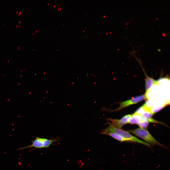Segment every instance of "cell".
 <instances>
[{"label": "cell", "instance_id": "6da1fadb", "mask_svg": "<svg viewBox=\"0 0 170 170\" xmlns=\"http://www.w3.org/2000/svg\"><path fill=\"white\" fill-rule=\"evenodd\" d=\"M102 130L105 131H110L113 132L128 140L130 142L137 143L144 145L149 147H151V145L139 139L130 134L128 132L122 129L115 127L109 124V126L105 129Z\"/></svg>", "mask_w": 170, "mask_h": 170}, {"label": "cell", "instance_id": "7a4b0ae2", "mask_svg": "<svg viewBox=\"0 0 170 170\" xmlns=\"http://www.w3.org/2000/svg\"><path fill=\"white\" fill-rule=\"evenodd\" d=\"M127 131L142 139L150 145H157L164 148H166V146L156 140L148 131L145 129L140 128L136 129L128 130Z\"/></svg>", "mask_w": 170, "mask_h": 170}, {"label": "cell", "instance_id": "3957f363", "mask_svg": "<svg viewBox=\"0 0 170 170\" xmlns=\"http://www.w3.org/2000/svg\"><path fill=\"white\" fill-rule=\"evenodd\" d=\"M59 140V138L49 139L37 137L34 140L32 141L31 144L26 147L19 148L17 149V150H19L30 148H34L37 149L48 148L51 145L53 144V143L58 141Z\"/></svg>", "mask_w": 170, "mask_h": 170}, {"label": "cell", "instance_id": "277c9868", "mask_svg": "<svg viewBox=\"0 0 170 170\" xmlns=\"http://www.w3.org/2000/svg\"><path fill=\"white\" fill-rule=\"evenodd\" d=\"M145 98L144 95H140L124 101L117 102V103L119 104V106L115 109L110 110L104 108H103L102 109L106 110L110 112L118 111L128 106L136 104L144 99Z\"/></svg>", "mask_w": 170, "mask_h": 170}, {"label": "cell", "instance_id": "5b68a950", "mask_svg": "<svg viewBox=\"0 0 170 170\" xmlns=\"http://www.w3.org/2000/svg\"><path fill=\"white\" fill-rule=\"evenodd\" d=\"M145 80V93L144 94L145 98L147 99V94L151 88L154 85L158 84L157 80L149 77L146 75Z\"/></svg>", "mask_w": 170, "mask_h": 170}, {"label": "cell", "instance_id": "8992f818", "mask_svg": "<svg viewBox=\"0 0 170 170\" xmlns=\"http://www.w3.org/2000/svg\"><path fill=\"white\" fill-rule=\"evenodd\" d=\"M100 133L110 136L115 139L121 142H130L128 140L126 139L119 135L113 132L110 131H105L102 130L101 131Z\"/></svg>", "mask_w": 170, "mask_h": 170}, {"label": "cell", "instance_id": "52a82bcc", "mask_svg": "<svg viewBox=\"0 0 170 170\" xmlns=\"http://www.w3.org/2000/svg\"><path fill=\"white\" fill-rule=\"evenodd\" d=\"M141 115L134 113L132 114V115L128 120V123L137 124L141 121Z\"/></svg>", "mask_w": 170, "mask_h": 170}, {"label": "cell", "instance_id": "ba28073f", "mask_svg": "<svg viewBox=\"0 0 170 170\" xmlns=\"http://www.w3.org/2000/svg\"><path fill=\"white\" fill-rule=\"evenodd\" d=\"M132 115L130 114L126 115L123 117L119 120L124 125L127 123L128 122Z\"/></svg>", "mask_w": 170, "mask_h": 170}, {"label": "cell", "instance_id": "9c48e42d", "mask_svg": "<svg viewBox=\"0 0 170 170\" xmlns=\"http://www.w3.org/2000/svg\"><path fill=\"white\" fill-rule=\"evenodd\" d=\"M149 122L145 120H141L137 124L140 128L143 129L147 128Z\"/></svg>", "mask_w": 170, "mask_h": 170}, {"label": "cell", "instance_id": "30bf717a", "mask_svg": "<svg viewBox=\"0 0 170 170\" xmlns=\"http://www.w3.org/2000/svg\"><path fill=\"white\" fill-rule=\"evenodd\" d=\"M170 101L169 102L167 101L166 102L165 104L160 106L159 107H158L155 109H154L153 110H152L151 111L152 113L154 114L155 113L159 111L167 106L169 105L170 104Z\"/></svg>", "mask_w": 170, "mask_h": 170}, {"label": "cell", "instance_id": "8fae6325", "mask_svg": "<svg viewBox=\"0 0 170 170\" xmlns=\"http://www.w3.org/2000/svg\"><path fill=\"white\" fill-rule=\"evenodd\" d=\"M146 120L149 123L150 122L151 123H159L162 124H164V125H165L164 123L161 122H158L153 119V118H152L149 119H147Z\"/></svg>", "mask_w": 170, "mask_h": 170}]
</instances>
